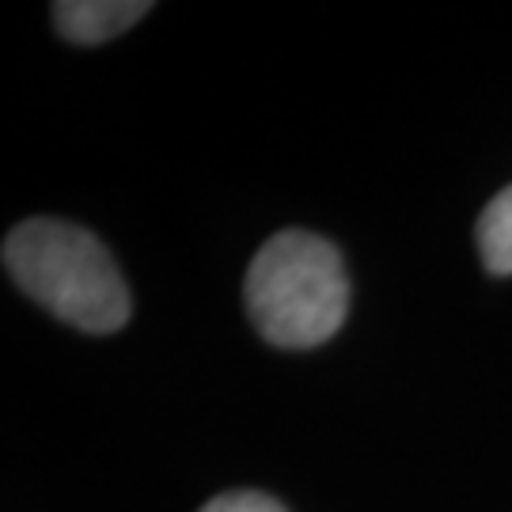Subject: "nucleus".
<instances>
[{"mask_svg": "<svg viewBox=\"0 0 512 512\" xmlns=\"http://www.w3.org/2000/svg\"><path fill=\"white\" fill-rule=\"evenodd\" d=\"M4 270L16 289L84 334L126 327L129 289L99 239L69 220L35 217L4 239Z\"/></svg>", "mask_w": 512, "mask_h": 512, "instance_id": "obj_1", "label": "nucleus"}, {"mask_svg": "<svg viewBox=\"0 0 512 512\" xmlns=\"http://www.w3.org/2000/svg\"><path fill=\"white\" fill-rule=\"evenodd\" d=\"M243 296L251 323L270 346L315 349L346 323V262L330 239L285 228L251 258Z\"/></svg>", "mask_w": 512, "mask_h": 512, "instance_id": "obj_2", "label": "nucleus"}, {"mask_svg": "<svg viewBox=\"0 0 512 512\" xmlns=\"http://www.w3.org/2000/svg\"><path fill=\"white\" fill-rule=\"evenodd\" d=\"M57 31L76 46H99L107 38L129 31L141 16L152 12L148 0H57L54 8Z\"/></svg>", "mask_w": 512, "mask_h": 512, "instance_id": "obj_3", "label": "nucleus"}, {"mask_svg": "<svg viewBox=\"0 0 512 512\" xmlns=\"http://www.w3.org/2000/svg\"><path fill=\"white\" fill-rule=\"evenodd\" d=\"M478 255L490 274H512V186L494 194L478 217Z\"/></svg>", "mask_w": 512, "mask_h": 512, "instance_id": "obj_4", "label": "nucleus"}, {"mask_svg": "<svg viewBox=\"0 0 512 512\" xmlns=\"http://www.w3.org/2000/svg\"><path fill=\"white\" fill-rule=\"evenodd\" d=\"M202 512H285V505L270 494H258V490H232V494L213 497Z\"/></svg>", "mask_w": 512, "mask_h": 512, "instance_id": "obj_5", "label": "nucleus"}]
</instances>
